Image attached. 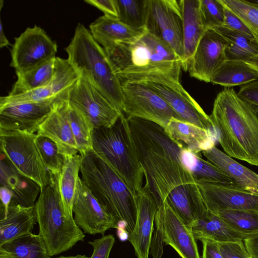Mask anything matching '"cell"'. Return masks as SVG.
<instances>
[{
	"label": "cell",
	"mask_w": 258,
	"mask_h": 258,
	"mask_svg": "<svg viewBox=\"0 0 258 258\" xmlns=\"http://www.w3.org/2000/svg\"><path fill=\"white\" fill-rule=\"evenodd\" d=\"M147 182L158 204L167 203L191 227L207 210L197 179L184 163V147L155 123L127 118Z\"/></svg>",
	"instance_id": "obj_1"
},
{
	"label": "cell",
	"mask_w": 258,
	"mask_h": 258,
	"mask_svg": "<svg viewBox=\"0 0 258 258\" xmlns=\"http://www.w3.org/2000/svg\"><path fill=\"white\" fill-rule=\"evenodd\" d=\"M217 139L231 158L258 166V118L232 88L217 95L209 115Z\"/></svg>",
	"instance_id": "obj_2"
},
{
	"label": "cell",
	"mask_w": 258,
	"mask_h": 258,
	"mask_svg": "<svg viewBox=\"0 0 258 258\" xmlns=\"http://www.w3.org/2000/svg\"><path fill=\"white\" fill-rule=\"evenodd\" d=\"M116 75L163 74L179 80L182 61L165 42L147 31L105 51Z\"/></svg>",
	"instance_id": "obj_3"
},
{
	"label": "cell",
	"mask_w": 258,
	"mask_h": 258,
	"mask_svg": "<svg viewBox=\"0 0 258 258\" xmlns=\"http://www.w3.org/2000/svg\"><path fill=\"white\" fill-rule=\"evenodd\" d=\"M64 50L67 59L79 75L85 76L122 113L123 95L119 79L103 48L83 24L78 23Z\"/></svg>",
	"instance_id": "obj_4"
},
{
	"label": "cell",
	"mask_w": 258,
	"mask_h": 258,
	"mask_svg": "<svg viewBox=\"0 0 258 258\" xmlns=\"http://www.w3.org/2000/svg\"><path fill=\"white\" fill-rule=\"evenodd\" d=\"M81 156L82 181L118 223H124L125 230L130 234L134 229L137 219L135 197L117 174L92 149Z\"/></svg>",
	"instance_id": "obj_5"
},
{
	"label": "cell",
	"mask_w": 258,
	"mask_h": 258,
	"mask_svg": "<svg viewBox=\"0 0 258 258\" xmlns=\"http://www.w3.org/2000/svg\"><path fill=\"white\" fill-rule=\"evenodd\" d=\"M92 139V150L136 197L144 185V173L127 118L122 113L113 125L94 129Z\"/></svg>",
	"instance_id": "obj_6"
},
{
	"label": "cell",
	"mask_w": 258,
	"mask_h": 258,
	"mask_svg": "<svg viewBox=\"0 0 258 258\" xmlns=\"http://www.w3.org/2000/svg\"><path fill=\"white\" fill-rule=\"evenodd\" d=\"M49 176V183L41 190L35 207L39 234L51 257L68 251L79 241H83L85 235L74 217H66L55 177Z\"/></svg>",
	"instance_id": "obj_7"
},
{
	"label": "cell",
	"mask_w": 258,
	"mask_h": 258,
	"mask_svg": "<svg viewBox=\"0 0 258 258\" xmlns=\"http://www.w3.org/2000/svg\"><path fill=\"white\" fill-rule=\"evenodd\" d=\"M120 82L142 83L159 95L180 119L207 131L215 133L209 115L183 88L179 80L163 74L125 75Z\"/></svg>",
	"instance_id": "obj_8"
},
{
	"label": "cell",
	"mask_w": 258,
	"mask_h": 258,
	"mask_svg": "<svg viewBox=\"0 0 258 258\" xmlns=\"http://www.w3.org/2000/svg\"><path fill=\"white\" fill-rule=\"evenodd\" d=\"M37 134L0 129L1 149L20 174L45 188L49 183V173L36 144Z\"/></svg>",
	"instance_id": "obj_9"
},
{
	"label": "cell",
	"mask_w": 258,
	"mask_h": 258,
	"mask_svg": "<svg viewBox=\"0 0 258 258\" xmlns=\"http://www.w3.org/2000/svg\"><path fill=\"white\" fill-rule=\"evenodd\" d=\"M122 113L127 118H139L164 128L173 117L180 118L156 93L138 82H120Z\"/></svg>",
	"instance_id": "obj_10"
},
{
	"label": "cell",
	"mask_w": 258,
	"mask_h": 258,
	"mask_svg": "<svg viewBox=\"0 0 258 258\" xmlns=\"http://www.w3.org/2000/svg\"><path fill=\"white\" fill-rule=\"evenodd\" d=\"M145 29L167 44L182 61L183 30L180 1L147 0Z\"/></svg>",
	"instance_id": "obj_11"
},
{
	"label": "cell",
	"mask_w": 258,
	"mask_h": 258,
	"mask_svg": "<svg viewBox=\"0 0 258 258\" xmlns=\"http://www.w3.org/2000/svg\"><path fill=\"white\" fill-rule=\"evenodd\" d=\"M67 101L84 116L93 130L113 125L123 113L82 75L69 91Z\"/></svg>",
	"instance_id": "obj_12"
},
{
	"label": "cell",
	"mask_w": 258,
	"mask_h": 258,
	"mask_svg": "<svg viewBox=\"0 0 258 258\" xmlns=\"http://www.w3.org/2000/svg\"><path fill=\"white\" fill-rule=\"evenodd\" d=\"M57 46L40 27H28L15 38L11 50L10 66L23 72L56 57Z\"/></svg>",
	"instance_id": "obj_13"
},
{
	"label": "cell",
	"mask_w": 258,
	"mask_h": 258,
	"mask_svg": "<svg viewBox=\"0 0 258 258\" xmlns=\"http://www.w3.org/2000/svg\"><path fill=\"white\" fill-rule=\"evenodd\" d=\"M76 224L85 233L95 235L111 228H118L114 217L99 202L82 181H78L73 206Z\"/></svg>",
	"instance_id": "obj_14"
},
{
	"label": "cell",
	"mask_w": 258,
	"mask_h": 258,
	"mask_svg": "<svg viewBox=\"0 0 258 258\" xmlns=\"http://www.w3.org/2000/svg\"><path fill=\"white\" fill-rule=\"evenodd\" d=\"M80 76L67 59L56 56L54 74L49 84L21 94L2 96L0 108L13 104L57 100L67 98L69 91Z\"/></svg>",
	"instance_id": "obj_15"
},
{
	"label": "cell",
	"mask_w": 258,
	"mask_h": 258,
	"mask_svg": "<svg viewBox=\"0 0 258 258\" xmlns=\"http://www.w3.org/2000/svg\"><path fill=\"white\" fill-rule=\"evenodd\" d=\"M227 41L219 33L208 30L183 69L191 77L210 83L216 72L227 60Z\"/></svg>",
	"instance_id": "obj_16"
},
{
	"label": "cell",
	"mask_w": 258,
	"mask_h": 258,
	"mask_svg": "<svg viewBox=\"0 0 258 258\" xmlns=\"http://www.w3.org/2000/svg\"><path fill=\"white\" fill-rule=\"evenodd\" d=\"M158 205L155 220L163 242L172 246L181 258H200L191 227L167 203Z\"/></svg>",
	"instance_id": "obj_17"
},
{
	"label": "cell",
	"mask_w": 258,
	"mask_h": 258,
	"mask_svg": "<svg viewBox=\"0 0 258 258\" xmlns=\"http://www.w3.org/2000/svg\"><path fill=\"white\" fill-rule=\"evenodd\" d=\"M197 185L208 211L223 210L258 211V194L219 183L197 180Z\"/></svg>",
	"instance_id": "obj_18"
},
{
	"label": "cell",
	"mask_w": 258,
	"mask_h": 258,
	"mask_svg": "<svg viewBox=\"0 0 258 258\" xmlns=\"http://www.w3.org/2000/svg\"><path fill=\"white\" fill-rule=\"evenodd\" d=\"M135 198L137 219L134 229L128 235L127 239L133 246L138 258H148L158 205L147 182Z\"/></svg>",
	"instance_id": "obj_19"
},
{
	"label": "cell",
	"mask_w": 258,
	"mask_h": 258,
	"mask_svg": "<svg viewBox=\"0 0 258 258\" xmlns=\"http://www.w3.org/2000/svg\"><path fill=\"white\" fill-rule=\"evenodd\" d=\"M60 99L20 103L1 107L0 129L30 133L37 132L39 125L51 113L55 103Z\"/></svg>",
	"instance_id": "obj_20"
},
{
	"label": "cell",
	"mask_w": 258,
	"mask_h": 258,
	"mask_svg": "<svg viewBox=\"0 0 258 258\" xmlns=\"http://www.w3.org/2000/svg\"><path fill=\"white\" fill-rule=\"evenodd\" d=\"M67 98L57 101L54 107L39 126L37 134L47 137L56 145L66 158L79 153L67 114Z\"/></svg>",
	"instance_id": "obj_21"
},
{
	"label": "cell",
	"mask_w": 258,
	"mask_h": 258,
	"mask_svg": "<svg viewBox=\"0 0 258 258\" xmlns=\"http://www.w3.org/2000/svg\"><path fill=\"white\" fill-rule=\"evenodd\" d=\"M0 182L1 186L10 188L13 192L10 205L33 207L41 191V187L36 182L18 173L2 152Z\"/></svg>",
	"instance_id": "obj_22"
},
{
	"label": "cell",
	"mask_w": 258,
	"mask_h": 258,
	"mask_svg": "<svg viewBox=\"0 0 258 258\" xmlns=\"http://www.w3.org/2000/svg\"><path fill=\"white\" fill-rule=\"evenodd\" d=\"M89 28L93 38L105 51L112 49L117 43L137 39L146 31L145 28L130 27L118 18L104 15L91 23Z\"/></svg>",
	"instance_id": "obj_23"
},
{
	"label": "cell",
	"mask_w": 258,
	"mask_h": 258,
	"mask_svg": "<svg viewBox=\"0 0 258 258\" xmlns=\"http://www.w3.org/2000/svg\"><path fill=\"white\" fill-rule=\"evenodd\" d=\"M164 128L174 140L196 154L214 146L217 139L213 132L174 117Z\"/></svg>",
	"instance_id": "obj_24"
},
{
	"label": "cell",
	"mask_w": 258,
	"mask_h": 258,
	"mask_svg": "<svg viewBox=\"0 0 258 258\" xmlns=\"http://www.w3.org/2000/svg\"><path fill=\"white\" fill-rule=\"evenodd\" d=\"M37 223L35 206L10 205L6 212L0 210V245L32 233Z\"/></svg>",
	"instance_id": "obj_25"
},
{
	"label": "cell",
	"mask_w": 258,
	"mask_h": 258,
	"mask_svg": "<svg viewBox=\"0 0 258 258\" xmlns=\"http://www.w3.org/2000/svg\"><path fill=\"white\" fill-rule=\"evenodd\" d=\"M180 2L182 16L183 69L208 30L202 17L200 0H181Z\"/></svg>",
	"instance_id": "obj_26"
},
{
	"label": "cell",
	"mask_w": 258,
	"mask_h": 258,
	"mask_svg": "<svg viewBox=\"0 0 258 258\" xmlns=\"http://www.w3.org/2000/svg\"><path fill=\"white\" fill-rule=\"evenodd\" d=\"M202 152L208 161L232 178L241 188L258 194V174L215 146Z\"/></svg>",
	"instance_id": "obj_27"
},
{
	"label": "cell",
	"mask_w": 258,
	"mask_h": 258,
	"mask_svg": "<svg viewBox=\"0 0 258 258\" xmlns=\"http://www.w3.org/2000/svg\"><path fill=\"white\" fill-rule=\"evenodd\" d=\"M191 229L196 240L208 239L218 242L244 241L253 236L235 231L217 215L209 211L193 223Z\"/></svg>",
	"instance_id": "obj_28"
},
{
	"label": "cell",
	"mask_w": 258,
	"mask_h": 258,
	"mask_svg": "<svg viewBox=\"0 0 258 258\" xmlns=\"http://www.w3.org/2000/svg\"><path fill=\"white\" fill-rule=\"evenodd\" d=\"M82 162L80 153L66 158L60 174L55 176L62 208L67 218H73V206ZM52 175V174H51Z\"/></svg>",
	"instance_id": "obj_29"
},
{
	"label": "cell",
	"mask_w": 258,
	"mask_h": 258,
	"mask_svg": "<svg viewBox=\"0 0 258 258\" xmlns=\"http://www.w3.org/2000/svg\"><path fill=\"white\" fill-rule=\"evenodd\" d=\"M55 59L48 60L29 70L16 72L17 80L8 95L21 94L49 84L54 74Z\"/></svg>",
	"instance_id": "obj_30"
},
{
	"label": "cell",
	"mask_w": 258,
	"mask_h": 258,
	"mask_svg": "<svg viewBox=\"0 0 258 258\" xmlns=\"http://www.w3.org/2000/svg\"><path fill=\"white\" fill-rule=\"evenodd\" d=\"M227 41V60L245 61L258 54V43L254 38L222 27L213 29Z\"/></svg>",
	"instance_id": "obj_31"
},
{
	"label": "cell",
	"mask_w": 258,
	"mask_h": 258,
	"mask_svg": "<svg viewBox=\"0 0 258 258\" xmlns=\"http://www.w3.org/2000/svg\"><path fill=\"white\" fill-rule=\"evenodd\" d=\"M258 80V73L244 61L227 60L216 72L211 83L225 87L243 86Z\"/></svg>",
	"instance_id": "obj_32"
},
{
	"label": "cell",
	"mask_w": 258,
	"mask_h": 258,
	"mask_svg": "<svg viewBox=\"0 0 258 258\" xmlns=\"http://www.w3.org/2000/svg\"><path fill=\"white\" fill-rule=\"evenodd\" d=\"M0 246L8 251L13 258H50L39 234H26Z\"/></svg>",
	"instance_id": "obj_33"
},
{
	"label": "cell",
	"mask_w": 258,
	"mask_h": 258,
	"mask_svg": "<svg viewBox=\"0 0 258 258\" xmlns=\"http://www.w3.org/2000/svg\"><path fill=\"white\" fill-rule=\"evenodd\" d=\"M228 225L240 233L258 235V211L252 210H223L215 213Z\"/></svg>",
	"instance_id": "obj_34"
},
{
	"label": "cell",
	"mask_w": 258,
	"mask_h": 258,
	"mask_svg": "<svg viewBox=\"0 0 258 258\" xmlns=\"http://www.w3.org/2000/svg\"><path fill=\"white\" fill-rule=\"evenodd\" d=\"M67 114L77 149L82 155L92 149L93 129L84 116L68 102Z\"/></svg>",
	"instance_id": "obj_35"
},
{
	"label": "cell",
	"mask_w": 258,
	"mask_h": 258,
	"mask_svg": "<svg viewBox=\"0 0 258 258\" xmlns=\"http://www.w3.org/2000/svg\"><path fill=\"white\" fill-rule=\"evenodd\" d=\"M118 19L136 29L145 28L147 0H116Z\"/></svg>",
	"instance_id": "obj_36"
},
{
	"label": "cell",
	"mask_w": 258,
	"mask_h": 258,
	"mask_svg": "<svg viewBox=\"0 0 258 258\" xmlns=\"http://www.w3.org/2000/svg\"><path fill=\"white\" fill-rule=\"evenodd\" d=\"M220 1L242 20L258 43V5L252 1L244 0Z\"/></svg>",
	"instance_id": "obj_37"
},
{
	"label": "cell",
	"mask_w": 258,
	"mask_h": 258,
	"mask_svg": "<svg viewBox=\"0 0 258 258\" xmlns=\"http://www.w3.org/2000/svg\"><path fill=\"white\" fill-rule=\"evenodd\" d=\"M35 141L49 174L58 176L64 165L66 157L59 152L55 143L49 138L37 135Z\"/></svg>",
	"instance_id": "obj_38"
},
{
	"label": "cell",
	"mask_w": 258,
	"mask_h": 258,
	"mask_svg": "<svg viewBox=\"0 0 258 258\" xmlns=\"http://www.w3.org/2000/svg\"><path fill=\"white\" fill-rule=\"evenodd\" d=\"M202 17L207 30L222 27L224 20V7L220 0H200Z\"/></svg>",
	"instance_id": "obj_39"
},
{
	"label": "cell",
	"mask_w": 258,
	"mask_h": 258,
	"mask_svg": "<svg viewBox=\"0 0 258 258\" xmlns=\"http://www.w3.org/2000/svg\"><path fill=\"white\" fill-rule=\"evenodd\" d=\"M220 252L223 258H249L243 241L218 242Z\"/></svg>",
	"instance_id": "obj_40"
},
{
	"label": "cell",
	"mask_w": 258,
	"mask_h": 258,
	"mask_svg": "<svg viewBox=\"0 0 258 258\" xmlns=\"http://www.w3.org/2000/svg\"><path fill=\"white\" fill-rule=\"evenodd\" d=\"M115 243L112 234L104 235L99 238L89 241L92 246L93 252L90 258H109L111 249Z\"/></svg>",
	"instance_id": "obj_41"
},
{
	"label": "cell",
	"mask_w": 258,
	"mask_h": 258,
	"mask_svg": "<svg viewBox=\"0 0 258 258\" xmlns=\"http://www.w3.org/2000/svg\"><path fill=\"white\" fill-rule=\"evenodd\" d=\"M224 7V20L222 27L254 38L251 31L242 20L230 10Z\"/></svg>",
	"instance_id": "obj_42"
},
{
	"label": "cell",
	"mask_w": 258,
	"mask_h": 258,
	"mask_svg": "<svg viewBox=\"0 0 258 258\" xmlns=\"http://www.w3.org/2000/svg\"><path fill=\"white\" fill-rule=\"evenodd\" d=\"M237 94L248 104L258 106V80L241 86Z\"/></svg>",
	"instance_id": "obj_43"
},
{
	"label": "cell",
	"mask_w": 258,
	"mask_h": 258,
	"mask_svg": "<svg viewBox=\"0 0 258 258\" xmlns=\"http://www.w3.org/2000/svg\"><path fill=\"white\" fill-rule=\"evenodd\" d=\"M84 2L96 7L105 16L118 18L116 0H85Z\"/></svg>",
	"instance_id": "obj_44"
},
{
	"label": "cell",
	"mask_w": 258,
	"mask_h": 258,
	"mask_svg": "<svg viewBox=\"0 0 258 258\" xmlns=\"http://www.w3.org/2000/svg\"><path fill=\"white\" fill-rule=\"evenodd\" d=\"M203 243L202 258H223L218 242L208 239L201 240Z\"/></svg>",
	"instance_id": "obj_45"
},
{
	"label": "cell",
	"mask_w": 258,
	"mask_h": 258,
	"mask_svg": "<svg viewBox=\"0 0 258 258\" xmlns=\"http://www.w3.org/2000/svg\"><path fill=\"white\" fill-rule=\"evenodd\" d=\"M13 197L12 190L6 187L1 186L0 187V198L1 205L0 210L6 212L10 205Z\"/></svg>",
	"instance_id": "obj_46"
},
{
	"label": "cell",
	"mask_w": 258,
	"mask_h": 258,
	"mask_svg": "<svg viewBox=\"0 0 258 258\" xmlns=\"http://www.w3.org/2000/svg\"><path fill=\"white\" fill-rule=\"evenodd\" d=\"M246 250L252 258H258V235L243 241Z\"/></svg>",
	"instance_id": "obj_47"
},
{
	"label": "cell",
	"mask_w": 258,
	"mask_h": 258,
	"mask_svg": "<svg viewBox=\"0 0 258 258\" xmlns=\"http://www.w3.org/2000/svg\"><path fill=\"white\" fill-rule=\"evenodd\" d=\"M0 20V47L2 48L11 44L5 34L2 22L1 19Z\"/></svg>",
	"instance_id": "obj_48"
},
{
	"label": "cell",
	"mask_w": 258,
	"mask_h": 258,
	"mask_svg": "<svg viewBox=\"0 0 258 258\" xmlns=\"http://www.w3.org/2000/svg\"><path fill=\"white\" fill-rule=\"evenodd\" d=\"M244 62L258 73V54L251 59Z\"/></svg>",
	"instance_id": "obj_49"
},
{
	"label": "cell",
	"mask_w": 258,
	"mask_h": 258,
	"mask_svg": "<svg viewBox=\"0 0 258 258\" xmlns=\"http://www.w3.org/2000/svg\"><path fill=\"white\" fill-rule=\"evenodd\" d=\"M0 258H13L11 253L4 248L2 246H0Z\"/></svg>",
	"instance_id": "obj_50"
},
{
	"label": "cell",
	"mask_w": 258,
	"mask_h": 258,
	"mask_svg": "<svg viewBox=\"0 0 258 258\" xmlns=\"http://www.w3.org/2000/svg\"><path fill=\"white\" fill-rule=\"evenodd\" d=\"M54 258H90V257L87 256L85 255L78 254V255H75V256H59L57 257H54Z\"/></svg>",
	"instance_id": "obj_51"
},
{
	"label": "cell",
	"mask_w": 258,
	"mask_h": 258,
	"mask_svg": "<svg viewBox=\"0 0 258 258\" xmlns=\"http://www.w3.org/2000/svg\"><path fill=\"white\" fill-rule=\"evenodd\" d=\"M250 105L251 106L253 111L254 112L255 115L256 116V117L258 118V106L254 105Z\"/></svg>",
	"instance_id": "obj_52"
},
{
	"label": "cell",
	"mask_w": 258,
	"mask_h": 258,
	"mask_svg": "<svg viewBox=\"0 0 258 258\" xmlns=\"http://www.w3.org/2000/svg\"><path fill=\"white\" fill-rule=\"evenodd\" d=\"M249 258H252L251 256H250Z\"/></svg>",
	"instance_id": "obj_53"
}]
</instances>
